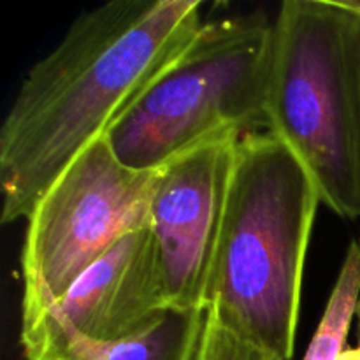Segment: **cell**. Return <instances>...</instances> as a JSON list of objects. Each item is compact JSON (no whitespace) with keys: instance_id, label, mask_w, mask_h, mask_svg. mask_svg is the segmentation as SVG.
Wrapping results in <instances>:
<instances>
[{"instance_id":"obj_1","label":"cell","mask_w":360,"mask_h":360,"mask_svg":"<svg viewBox=\"0 0 360 360\" xmlns=\"http://www.w3.org/2000/svg\"><path fill=\"white\" fill-rule=\"evenodd\" d=\"M200 0H112L74 20L27 72L0 129L2 224L42 193L185 49Z\"/></svg>"},{"instance_id":"obj_2","label":"cell","mask_w":360,"mask_h":360,"mask_svg":"<svg viewBox=\"0 0 360 360\" xmlns=\"http://www.w3.org/2000/svg\"><path fill=\"white\" fill-rule=\"evenodd\" d=\"M320 204L311 174L276 134L239 137L204 311L283 360L295 352L302 274Z\"/></svg>"},{"instance_id":"obj_3","label":"cell","mask_w":360,"mask_h":360,"mask_svg":"<svg viewBox=\"0 0 360 360\" xmlns=\"http://www.w3.org/2000/svg\"><path fill=\"white\" fill-rule=\"evenodd\" d=\"M269 132L322 204L360 220V0H285L274 18Z\"/></svg>"},{"instance_id":"obj_4","label":"cell","mask_w":360,"mask_h":360,"mask_svg":"<svg viewBox=\"0 0 360 360\" xmlns=\"http://www.w3.org/2000/svg\"><path fill=\"white\" fill-rule=\"evenodd\" d=\"M273 44L274 20L264 13L204 21L108 130L112 153L155 171L197 144L269 130Z\"/></svg>"},{"instance_id":"obj_5","label":"cell","mask_w":360,"mask_h":360,"mask_svg":"<svg viewBox=\"0 0 360 360\" xmlns=\"http://www.w3.org/2000/svg\"><path fill=\"white\" fill-rule=\"evenodd\" d=\"M157 169L136 171L105 137L77 155L27 218L21 246V329L125 236L146 227Z\"/></svg>"},{"instance_id":"obj_6","label":"cell","mask_w":360,"mask_h":360,"mask_svg":"<svg viewBox=\"0 0 360 360\" xmlns=\"http://www.w3.org/2000/svg\"><path fill=\"white\" fill-rule=\"evenodd\" d=\"M171 308L150 225L130 232L20 330L25 360H98Z\"/></svg>"},{"instance_id":"obj_7","label":"cell","mask_w":360,"mask_h":360,"mask_svg":"<svg viewBox=\"0 0 360 360\" xmlns=\"http://www.w3.org/2000/svg\"><path fill=\"white\" fill-rule=\"evenodd\" d=\"M239 137L197 144L157 169L150 225L171 308L204 309Z\"/></svg>"},{"instance_id":"obj_8","label":"cell","mask_w":360,"mask_h":360,"mask_svg":"<svg viewBox=\"0 0 360 360\" xmlns=\"http://www.w3.org/2000/svg\"><path fill=\"white\" fill-rule=\"evenodd\" d=\"M204 315V309L169 308L153 326L116 345L98 360H193Z\"/></svg>"},{"instance_id":"obj_9","label":"cell","mask_w":360,"mask_h":360,"mask_svg":"<svg viewBox=\"0 0 360 360\" xmlns=\"http://www.w3.org/2000/svg\"><path fill=\"white\" fill-rule=\"evenodd\" d=\"M360 302V243H350L326 311L302 360H336L347 347Z\"/></svg>"},{"instance_id":"obj_10","label":"cell","mask_w":360,"mask_h":360,"mask_svg":"<svg viewBox=\"0 0 360 360\" xmlns=\"http://www.w3.org/2000/svg\"><path fill=\"white\" fill-rule=\"evenodd\" d=\"M193 360H283L271 355L225 329L213 313L206 311L199 348Z\"/></svg>"},{"instance_id":"obj_11","label":"cell","mask_w":360,"mask_h":360,"mask_svg":"<svg viewBox=\"0 0 360 360\" xmlns=\"http://www.w3.org/2000/svg\"><path fill=\"white\" fill-rule=\"evenodd\" d=\"M357 323H359V343L355 347H345L343 352L338 355L336 360H360V302H359V309H357Z\"/></svg>"}]
</instances>
